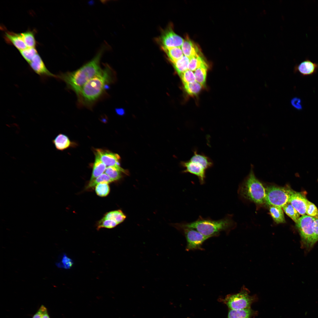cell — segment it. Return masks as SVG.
<instances>
[{
	"label": "cell",
	"instance_id": "cell-36",
	"mask_svg": "<svg viewBox=\"0 0 318 318\" xmlns=\"http://www.w3.org/2000/svg\"><path fill=\"white\" fill-rule=\"evenodd\" d=\"M180 76L183 84L191 83L196 81L194 73L189 69L183 72Z\"/></svg>",
	"mask_w": 318,
	"mask_h": 318
},
{
	"label": "cell",
	"instance_id": "cell-10",
	"mask_svg": "<svg viewBox=\"0 0 318 318\" xmlns=\"http://www.w3.org/2000/svg\"><path fill=\"white\" fill-rule=\"evenodd\" d=\"M95 154V157L99 158L106 166L115 167L122 173L128 174L127 170L120 167L119 162L120 157L118 154L100 149H96Z\"/></svg>",
	"mask_w": 318,
	"mask_h": 318
},
{
	"label": "cell",
	"instance_id": "cell-20",
	"mask_svg": "<svg viewBox=\"0 0 318 318\" xmlns=\"http://www.w3.org/2000/svg\"><path fill=\"white\" fill-rule=\"evenodd\" d=\"M269 212L274 221L277 223H283L285 222L283 211L282 208L271 206Z\"/></svg>",
	"mask_w": 318,
	"mask_h": 318
},
{
	"label": "cell",
	"instance_id": "cell-14",
	"mask_svg": "<svg viewBox=\"0 0 318 318\" xmlns=\"http://www.w3.org/2000/svg\"><path fill=\"white\" fill-rule=\"evenodd\" d=\"M318 69V63L314 62L307 59L296 64L294 71L295 73L298 72L301 75L305 76L314 74L316 73Z\"/></svg>",
	"mask_w": 318,
	"mask_h": 318
},
{
	"label": "cell",
	"instance_id": "cell-23",
	"mask_svg": "<svg viewBox=\"0 0 318 318\" xmlns=\"http://www.w3.org/2000/svg\"><path fill=\"white\" fill-rule=\"evenodd\" d=\"M106 165L99 158L95 157L92 173L90 181H91L99 176L105 171Z\"/></svg>",
	"mask_w": 318,
	"mask_h": 318
},
{
	"label": "cell",
	"instance_id": "cell-34",
	"mask_svg": "<svg viewBox=\"0 0 318 318\" xmlns=\"http://www.w3.org/2000/svg\"><path fill=\"white\" fill-rule=\"evenodd\" d=\"M73 264L72 260L65 254H63L60 261L56 263V265L58 267L65 269L70 268Z\"/></svg>",
	"mask_w": 318,
	"mask_h": 318
},
{
	"label": "cell",
	"instance_id": "cell-2",
	"mask_svg": "<svg viewBox=\"0 0 318 318\" xmlns=\"http://www.w3.org/2000/svg\"><path fill=\"white\" fill-rule=\"evenodd\" d=\"M109 47L108 45L104 44L91 60L75 71L56 75V78L64 82L67 88L73 91L76 95L89 80L101 70V58Z\"/></svg>",
	"mask_w": 318,
	"mask_h": 318
},
{
	"label": "cell",
	"instance_id": "cell-29",
	"mask_svg": "<svg viewBox=\"0 0 318 318\" xmlns=\"http://www.w3.org/2000/svg\"><path fill=\"white\" fill-rule=\"evenodd\" d=\"M206 62L200 55H197L190 59L188 69L195 71Z\"/></svg>",
	"mask_w": 318,
	"mask_h": 318
},
{
	"label": "cell",
	"instance_id": "cell-8",
	"mask_svg": "<svg viewBox=\"0 0 318 318\" xmlns=\"http://www.w3.org/2000/svg\"><path fill=\"white\" fill-rule=\"evenodd\" d=\"M291 189L270 186L266 188V201L268 205L282 208L288 202Z\"/></svg>",
	"mask_w": 318,
	"mask_h": 318
},
{
	"label": "cell",
	"instance_id": "cell-41",
	"mask_svg": "<svg viewBox=\"0 0 318 318\" xmlns=\"http://www.w3.org/2000/svg\"><path fill=\"white\" fill-rule=\"evenodd\" d=\"M116 112L118 114L122 115L124 113V111L122 109H117L116 110Z\"/></svg>",
	"mask_w": 318,
	"mask_h": 318
},
{
	"label": "cell",
	"instance_id": "cell-13",
	"mask_svg": "<svg viewBox=\"0 0 318 318\" xmlns=\"http://www.w3.org/2000/svg\"><path fill=\"white\" fill-rule=\"evenodd\" d=\"M307 200L301 193L291 189L288 202L302 216L306 214Z\"/></svg>",
	"mask_w": 318,
	"mask_h": 318
},
{
	"label": "cell",
	"instance_id": "cell-22",
	"mask_svg": "<svg viewBox=\"0 0 318 318\" xmlns=\"http://www.w3.org/2000/svg\"><path fill=\"white\" fill-rule=\"evenodd\" d=\"M207 70L208 65L205 62L197 68L194 73L196 81L203 86L206 83Z\"/></svg>",
	"mask_w": 318,
	"mask_h": 318
},
{
	"label": "cell",
	"instance_id": "cell-30",
	"mask_svg": "<svg viewBox=\"0 0 318 318\" xmlns=\"http://www.w3.org/2000/svg\"><path fill=\"white\" fill-rule=\"evenodd\" d=\"M105 172L113 182L120 180L122 177V172L114 167H107Z\"/></svg>",
	"mask_w": 318,
	"mask_h": 318
},
{
	"label": "cell",
	"instance_id": "cell-31",
	"mask_svg": "<svg viewBox=\"0 0 318 318\" xmlns=\"http://www.w3.org/2000/svg\"><path fill=\"white\" fill-rule=\"evenodd\" d=\"M21 56L29 64L33 59L34 57L38 54L37 51L35 47L27 48L19 51Z\"/></svg>",
	"mask_w": 318,
	"mask_h": 318
},
{
	"label": "cell",
	"instance_id": "cell-9",
	"mask_svg": "<svg viewBox=\"0 0 318 318\" xmlns=\"http://www.w3.org/2000/svg\"><path fill=\"white\" fill-rule=\"evenodd\" d=\"M174 226L183 231L187 241L186 249L188 251L200 249L203 243L210 238L203 235L193 228L185 226L182 223H175Z\"/></svg>",
	"mask_w": 318,
	"mask_h": 318
},
{
	"label": "cell",
	"instance_id": "cell-37",
	"mask_svg": "<svg viewBox=\"0 0 318 318\" xmlns=\"http://www.w3.org/2000/svg\"><path fill=\"white\" fill-rule=\"evenodd\" d=\"M291 103L292 106L298 110H301L303 108L301 99L297 97H294L291 100Z\"/></svg>",
	"mask_w": 318,
	"mask_h": 318
},
{
	"label": "cell",
	"instance_id": "cell-35",
	"mask_svg": "<svg viewBox=\"0 0 318 318\" xmlns=\"http://www.w3.org/2000/svg\"><path fill=\"white\" fill-rule=\"evenodd\" d=\"M306 213L308 216L318 218V211L315 205L307 200Z\"/></svg>",
	"mask_w": 318,
	"mask_h": 318
},
{
	"label": "cell",
	"instance_id": "cell-28",
	"mask_svg": "<svg viewBox=\"0 0 318 318\" xmlns=\"http://www.w3.org/2000/svg\"><path fill=\"white\" fill-rule=\"evenodd\" d=\"M286 214L296 223L300 218V214L289 202L283 207Z\"/></svg>",
	"mask_w": 318,
	"mask_h": 318
},
{
	"label": "cell",
	"instance_id": "cell-6",
	"mask_svg": "<svg viewBox=\"0 0 318 318\" xmlns=\"http://www.w3.org/2000/svg\"><path fill=\"white\" fill-rule=\"evenodd\" d=\"M249 291L244 286L239 293L228 296L224 302L230 309L241 310L251 308L252 304L256 302V295H249Z\"/></svg>",
	"mask_w": 318,
	"mask_h": 318
},
{
	"label": "cell",
	"instance_id": "cell-19",
	"mask_svg": "<svg viewBox=\"0 0 318 318\" xmlns=\"http://www.w3.org/2000/svg\"><path fill=\"white\" fill-rule=\"evenodd\" d=\"M161 48L166 54L168 59L173 63L183 56V54L180 47H161Z\"/></svg>",
	"mask_w": 318,
	"mask_h": 318
},
{
	"label": "cell",
	"instance_id": "cell-16",
	"mask_svg": "<svg viewBox=\"0 0 318 318\" xmlns=\"http://www.w3.org/2000/svg\"><path fill=\"white\" fill-rule=\"evenodd\" d=\"M181 48L184 55L190 59L200 55V52L198 46L188 38L184 40Z\"/></svg>",
	"mask_w": 318,
	"mask_h": 318
},
{
	"label": "cell",
	"instance_id": "cell-1",
	"mask_svg": "<svg viewBox=\"0 0 318 318\" xmlns=\"http://www.w3.org/2000/svg\"><path fill=\"white\" fill-rule=\"evenodd\" d=\"M115 75L109 65L104 64L103 68L89 80L76 95L79 105L92 108L104 95L109 85L114 82Z\"/></svg>",
	"mask_w": 318,
	"mask_h": 318
},
{
	"label": "cell",
	"instance_id": "cell-39",
	"mask_svg": "<svg viewBox=\"0 0 318 318\" xmlns=\"http://www.w3.org/2000/svg\"><path fill=\"white\" fill-rule=\"evenodd\" d=\"M45 307L42 305L37 312L34 314L32 318H42L43 311Z\"/></svg>",
	"mask_w": 318,
	"mask_h": 318
},
{
	"label": "cell",
	"instance_id": "cell-11",
	"mask_svg": "<svg viewBox=\"0 0 318 318\" xmlns=\"http://www.w3.org/2000/svg\"><path fill=\"white\" fill-rule=\"evenodd\" d=\"M158 41L161 47L170 48L181 47L184 40L169 27L163 31Z\"/></svg>",
	"mask_w": 318,
	"mask_h": 318
},
{
	"label": "cell",
	"instance_id": "cell-17",
	"mask_svg": "<svg viewBox=\"0 0 318 318\" xmlns=\"http://www.w3.org/2000/svg\"><path fill=\"white\" fill-rule=\"evenodd\" d=\"M52 142L58 150L63 151L69 148L72 143L66 135L59 133L52 140Z\"/></svg>",
	"mask_w": 318,
	"mask_h": 318
},
{
	"label": "cell",
	"instance_id": "cell-3",
	"mask_svg": "<svg viewBox=\"0 0 318 318\" xmlns=\"http://www.w3.org/2000/svg\"><path fill=\"white\" fill-rule=\"evenodd\" d=\"M182 223L185 226L193 228L203 235L210 237L217 235L221 231L229 230L233 224L229 216L215 220L200 216L196 221Z\"/></svg>",
	"mask_w": 318,
	"mask_h": 318
},
{
	"label": "cell",
	"instance_id": "cell-24",
	"mask_svg": "<svg viewBox=\"0 0 318 318\" xmlns=\"http://www.w3.org/2000/svg\"><path fill=\"white\" fill-rule=\"evenodd\" d=\"M126 218V216L122 211L120 210H118L107 213L102 218L112 220L116 221L119 224L122 223Z\"/></svg>",
	"mask_w": 318,
	"mask_h": 318
},
{
	"label": "cell",
	"instance_id": "cell-12",
	"mask_svg": "<svg viewBox=\"0 0 318 318\" xmlns=\"http://www.w3.org/2000/svg\"><path fill=\"white\" fill-rule=\"evenodd\" d=\"M29 64L32 70L41 76L57 77L56 75L52 74L48 69L38 53L34 57Z\"/></svg>",
	"mask_w": 318,
	"mask_h": 318
},
{
	"label": "cell",
	"instance_id": "cell-25",
	"mask_svg": "<svg viewBox=\"0 0 318 318\" xmlns=\"http://www.w3.org/2000/svg\"><path fill=\"white\" fill-rule=\"evenodd\" d=\"M113 182L109 177L105 173H103L91 181H89L86 186L87 190H92L98 184L101 183H110Z\"/></svg>",
	"mask_w": 318,
	"mask_h": 318
},
{
	"label": "cell",
	"instance_id": "cell-33",
	"mask_svg": "<svg viewBox=\"0 0 318 318\" xmlns=\"http://www.w3.org/2000/svg\"><path fill=\"white\" fill-rule=\"evenodd\" d=\"M118 224L115 221L111 219L102 218L97 222V229L99 230L102 228H112L116 226Z\"/></svg>",
	"mask_w": 318,
	"mask_h": 318
},
{
	"label": "cell",
	"instance_id": "cell-27",
	"mask_svg": "<svg viewBox=\"0 0 318 318\" xmlns=\"http://www.w3.org/2000/svg\"><path fill=\"white\" fill-rule=\"evenodd\" d=\"M184 89L186 92L191 96L197 95L201 90L203 85L197 82L183 84Z\"/></svg>",
	"mask_w": 318,
	"mask_h": 318
},
{
	"label": "cell",
	"instance_id": "cell-5",
	"mask_svg": "<svg viewBox=\"0 0 318 318\" xmlns=\"http://www.w3.org/2000/svg\"><path fill=\"white\" fill-rule=\"evenodd\" d=\"M241 192L245 197L257 204H261L266 201V188L256 178L252 168L242 186Z\"/></svg>",
	"mask_w": 318,
	"mask_h": 318
},
{
	"label": "cell",
	"instance_id": "cell-40",
	"mask_svg": "<svg viewBox=\"0 0 318 318\" xmlns=\"http://www.w3.org/2000/svg\"><path fill=\"white\" fill-rule=\"evenodd\" d=\"M42 318H50L47 308L45 307L42 313Z\"/></svg>",
	"mask_w": 318,
	"mask_h": 318
},
{
	"label": "cell",
	"instance_id": "cell-38",
	"mask_svg": "<svg viewBox=\"0 0 318 318\" xmlns=\"http://www.w3.org/2000/svg\"><path fill=\"white\" fill-rule=\"evenodd\" d=\"M313 242L314 244L318 241V218H316L313 227Z\"/></svg>",
	"mask_w": 318,
	"mask_h": 318
},
{
	"label": "cell",
	"instance_id": "cell-26",
	"mask_svg": "<svg viewBox=\"0 0 318 318\" xmlns=\"http://www.w3.org/2000/svg\"><path fill=\"white\" fill-rule=\"evenodd\" d=\"M20 34L27 48L35 47L36 42L33 31H27Z\"/></svg>",
	"mask_w": 318,
	"mask_h": 318
},
{
	"label": "cell",
	"instance_id": "cell-32",
	"mask_svg": "<svg viewBox=\"0 0 318 318\" xmlns=\"http://www.w3.org/2000/svg\"><path fill=\"white\" fill-rule=\"evenodd\" d=\"M95 188L97 194L100 197L106 196L110 192V188L108 183H100L97 184Z\"/></svg>",
	"mask_w": 318,
	"mask_h": 318
},
{
	"label": "cell",
	"instance_id": "cell-7",
	"mask_svg": "<svg viewBox=\"0 0 318 318\" xmlns=\"http://www.w3.org/2000/svg\"><path fill=\"white\" fill-rule=\"evenodd\" d=\"M316 218L307 215H302L296 223L301 237L302 247L307 250L310 249L314 245L313 227Z\"/></svg>",
	"mask_w": 318,
	"mask_h": 318
},
{
	"label": "cell",
	"instance_id": "cell-21",
	"mask_svg": "<svg viewBox=\"0 0 318 318\" xmlns=\"http://www.w3.org/2000/svg\"><path fill=\"white\" fill-rule=\"evenodd\" d=\"M189 61L190 59L184 55L181 58L173 63L174 68L180 76L183 72L188 69Z\"/></svg>",
	"mask_w": 318,
	"mask_h": 318
},
{
	"label": "cell",
	"instance_id": "cell-4",
	"mask_svg": "<svg viewBox=\"0 0 318 318\" xmlns=\"http://www.w3.org/2000/svg\"><path fill=\"white\" fill-rule=\"evenodd\" d=\"M193 155L188 160L182 161L181 165L185 169L183 173H189L197 176L200 183L203 185L205 183L206 170L212 167L213 165L212 160L203 153H199L195 150Z\"/></svg>",
	"mask_w": 318,
	"mask_h": 318
},
{
	"label": "cell",
	"instance_id": "cell-18",
	"mask_svg": "<svg viewBox=\"0 0 318 318\" xmlns=\"http://www.w3.org/2000/svg\"><path fill=\"white\" fill-rule=\"evenodd\" d=\"M257 314L256 311L251 308L241 310L230 309L227 318H253Z\"/></svg>",
	"mask_w": 318,
	"mask_h": 318
},
{
	"label": "cell",
	"instance_id": "cell-15",
	"mask_svg": "<svg viewBox=\"0 0 318 318\" xmlns=\"http://www.w3.org/2000/svg\"><path fill=\"white\" fill-rule=\"evenodd\" d=\"M4 36L7 42L13 45L19 51L27 48L20 33L7 32H5Z\"/></svg>",
	"mask_w": 318,
	"mask_h": 318
}]
</instances>
